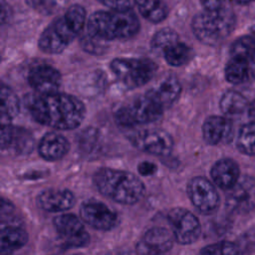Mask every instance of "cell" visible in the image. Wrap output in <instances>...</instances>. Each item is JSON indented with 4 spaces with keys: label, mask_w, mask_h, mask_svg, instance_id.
Returning a JSON list of instances; mask_svg holds the SVG:
<instances>
[{
    "label": "cell",
    "mask_w": 255,
    "mask_h": 255,
    "mask_svg": "<svg viewBox=\"0 0 255 255\" xmlns=\"http://www.w3.org/2000/svg\"><path fill=\"white\" fill-rule=\"evenodd\" d=\"M28 110L37 123L62 130L78 128L86 116V108L78 98L58 92L31 98Z\"/></svg>",
    "instance_id": "6da1fadb"
},
{
    "label": "cell",
    "mask_w": 255,
    "mask_h": 255,
    "mask_svg": "<svg viewBox=\"0 0 255 255\" xmlns=\"http://www.w3.org/2000/svg\"><path fill=\"white\" fill-rule=\"evenodd\" d=\"M93 180L101 194L121 204L138 202L145 191L140 178L127 170L101 167L95 172Z\"/></svg>",
    "instance_id": "7a4b0ae2"
},
{
    "label": "cell",
    "mask_w": 255,
    "mask_h": 255,
    "mask_svg": "<svg viewBox=\"0 0 255 255\" xmlns=\"http://www.w3.org/2000/svg\"><path fill=\"white\" fill-rule=\"evenodd\" d=\"M139 30V21L130 10L97 11L87 21V32L104 41L128 40Z\"/></svg>",
    "instance_id": "3957f363"
},
{
    "label": "cell",
    "mask_w": 255,
    "mask_h": 255,
    "mask_svg": "<svg viewBox=\"0 0 255 255\" xmlns=\"http://www.w3.org/2000/svg\"><path fill=\"white\" fill-rule=\"evenodd\" d=\"M235 24L233 11L223 6L196 14L191 21V29L198 41L208 46H216L230 36Z\"/></svg>",
    "instance_id": "277c9868"
},
{
    "label": "cell",
    "mask_w": 255,
    "mask_h": 255,
    "mask_svg": "<svg viewBox=\"0 0 255 255\" xmlns=\"http://www.w3.org/2000/svg\"><path fill=\"white\" fill-rule=\"evenodd\" d=\"M163 110L164 108L146 92L119 107L114 114V119L119 127L133 128L155 122L161 117Z\"/></svg>",
    "instance_id": "5b68a950"
},
{
    "label": "cell",
    "mask_w": 255,
    "mask_h": 255,
    "mask_svg": "<svg viewBox=\"0 0 255 255\" xmlns=\"http://www.w3.org/2000/svg\"><path fill=\"white\" fill-rule=\"evenodd\" d=\"M110 68L117 79L128 89L147 84L155 75L157 66L147 58H116Z\"/></svg>",
    "instance_id": "8992f818"
},
{
    "label": "cell",
    "mask_w": 255,
    "mask_h": 255,
    "mask_svg": "<svg viewBox=\"0 0 255 255\" xmlns=\"http://www.w3.org/2000/svg\"><path fill=\"white\" fill-rule=\"evenodd\" d=\"M64 16L52 22L40 35L38 46L47 54L62 53L79 35Z\"/></svg>",
    "instance_id": "52a82bcc"
},
{
    "label": "cell",
    "mask_w": 255,
    "mask_h": 255,
    "mask_svg": "<svg viewBox=\"0 0 255 255\" xmlns=\"http://www.w3.org/2000/svg\"><path fill=\"white\" fill-rule=\"evenodd\" d=\"M166 218L171 227L175 242L181 245L194 243L200 233L201 225L198 218L189 210L175 207L167 212Z\"/></svg>",
    "instance_id": "ba28073f"
},
{
    "label": "cell",
    "mask_w": 255,
    "mask_h": 255,
    "mask_svg": "<svg viewBox=\"0 0 255 255\" xmlns=\"http://www.w3.org/2000/svg\"><path fill=\"white\" fill-rule=\"evenodd\" d=\"M82 218L74 214H61L53 219L54 228L66 248H84L90 242Z\"/></svg>",
    "instance_id": "9c48e42d"
},
{
    "label": "cell",
    "mask_w": 255,
    "mask_h": 255,
    "mask_svg": "<svg viewBox=\"0 0 255 255\" xmlns=\"http://www.w3.org/2000/svg\"><path fill=\"white\" fill-rule=\"evenodd\" d=\"M129 140L137 149L157 156H167L173 148L171 135L159 128L140 129L129 136Z\"/></svg>",
    "instance_id": "30bf717a"
},
{
    "label": "cell",
    "mask_w": 255,
    "mask_h": 255,
    "mask_svg": "<svg viewBox=\"0 0 255 255\" xmlns=\"http://www.w3.org/2000/svg\"><path fill=\"white\" fill-rule=\"evenodd\" d=\"M187 194L192 205L202 214L213 213L220 203L214 184L204 176H195L189 180Z\"/></svg>",
    "instance_id": "8fae6325"
},
{
    "label": "cell",
    "mask_w": 255,
    "mask_h": 255,
    "mask_svg": "<svg viewBox=\"0 0 255 255\" xmlns=\"http://www.w3.org/2000/svg\"><path fill=\"white\" fill-rule=\"evenodd\" d=\"M226 207L237 214H246L255 208V177L244 175L227 190Z\"/></svg>",
    "instance_id": "7c38bea8"
},
{
    "label": "cell",
    "mask_w": 255,
    "mask_h": 255,
    "mask_svg": "<svg viewBox=\"0 0 255 255\" xmlns=\"http://www.w3.org/2000/svg\"><path fill=\"white\" fill-rule=\"evenodd\" d=\"M80 217L82 220L94 229L100 231H109L119 224L118 214L110 209L106 204L89 200L80 207Z\"/></svg>",
    "instance_id": "4fadbf2b"
},
{
    "label": "cell",
    "mask_w": 255,
    "mask_h": 255,
    "mask_svg": "<svg viewBox=\"0 0 255 255\" xmlns=\"http://www.w3.org/2000/svg\"><path fill=\"white\" fill-rule=\"evenodd\" d=\"M1 150L15 155H23L33 149V134L22 127L11 124L1 126Z\"/></svg>",
    "instance_id": "5bb4252c"
},
{
    "label": "cell",
    "mask_w": 255,
    "mask_h": 255,
    "mask_svg": "<svg viewBox=\"0 0 255 255\" xmlns=\"http://www.w3.org/2000/svg\"><path fill=\"white\" fill-rule=\"evenodd\" d=\"M174 241L172 231L164 227H152L143 234L135 249L140 254H161L169 251Z\"/></svg>",
    "instance_id": "9a60e30c"
},
{
    "label": "cell",
    "mask_w": 255,
    "mask_h": 255,
    "mask_svg": "<svg viewBox=\"0 0 255 255\" xmlns=\"http://www.w3.org/2000/svg\"><path fill=\"white\" fill-rule=\"evenodd\" d=\"M28 82L38 94H51L58 92L62 83V76L53 66L39 64L30 70Z\"/></svg>",
    "instance_id": "2e32d148"
},
{
    "label": "cell",
    "mask_w": 255,
    "mask_h": 255,
    "mask_svg": "<svg viewBox=\"0 0 255 255\" xmlns=\"http://www.w3.org/2000/svg\"><path fill=\"white\" fill-rule=\"evenodd\" d=\"M232 122L221 116H210L202 125V135L206 143L217 145L228 143L233 138Z\"/></svg>",
    "instance_id": "e0dca14e"
},
{
    "label": "cell",
    "mask_w": 255,
    "mask_h": 255,
    "mask_svg": "<svg viewBox=\"0 0 255 255\" xmlns=\"http://www.w3.org/2000/svg\"><path fill=\"white\" fill-rule=\"evenodd\" d=\"M36 203L44 211L62 212L75 205L76 197L69 189H47L38 194Z\"/></svg>",
    "instance_id": "ac0fdd59"
},
{
    "label": "cell",
    "mask_w": 255,
    "mask_h": 255,
    "mask_svg": "<svg viewBox=\"0 0 255 255\" xmlns=\"http://www.w3.org/2000/svg\"><path fill=\"white\" fill-rule=\"evenodd\" d=\"M210 175L215 185L223 190H229L240 178V168L232 158H221L212 165Z\"/></svg>",
    "instance_id": "d6986e66"
},
{
    "label": "cell",
    "mask_w": 255,
    "mask_h": 255,
    "mask_svg": "<svg viewBox=\"0 0 255 255\" xmlns=\"http://www.w3.org/2000/svg\"><path fill=\"white\" fill-rule=\"evenodd\" d=\"M69 149V140L61 133L55 131H50L43 135L38 145L39 154L49 161L61 159L68 153Z\"/></svg>",
    "instance_id": "ffe728a7"
},
{
    "label": "cell",
    "mask_w": 255,
    "mask_h": 255,
    "mask_svg": "<svg viewBox=\"0 0 255 255\" xmlns=\"http://www.w3.org/2000/svg\"><path fill=\"white\" fill-rule=\"evenodd\" d=\"M147 92L166 109L178 99L181 93V85L175 76L170 75Z\"/></svg>",
    "instance_id": "44dd1931"
},
{
    "label": "cell",
    "mask_w": 255,
    "mask_h": 255,
    "mask_svg": "<svg viewBox=\"0 0 255 255\" xmlns=\"http://www.w3.org/2000/svg\"><path fill=\"white\" fill-rule=\"evenodd\" d=\"M28 241L27 232L16 224H2L0 247L2 254H10L22 248Z\"/></svg>",
    "instance_id": "7402d4cb"
},
{
    "label": "cell",
    "mask_w": 255,
    "mask_h": 255,
    "mask_svg": "<svg viewBox=\"0 0 255 255\" xmlns=\"http://www.w3.org/2000/svg\"><path fill=\"white\" fill-rule=\"evenodd\" d=\"M250 103L248 100L239 92L229 90L225 92L219 102L221 112L230 117L240 116L248 111Z\"/></svg>",
    "instance_id": "603a6c76"
},
{
    "label": "cell",
    "mask_w": 255,
    "mask_h": 255,
    "mask_svg": "<svg viewBox=\"0 0 255 255\" xmlns=\"http://www.w3.org/2000/svg\"><path fill=\"white\" fill-rule=\"evenodd\" d=\"M20 112V101L14 91L3 85L1 88V126L9 125Z\"/></svg>",
    "instance_id": "cb8c5ba5"
},
{
    "label": "cell",
    "mask_w": 255,
    "mask_h": 255,
    "mask_svg": "<svg viewBox=\"0 0 255 255\" xmlns=\"http://www.w3.org/2000/svg\"><path fill=\"white\" fill-rule=\"evenodd\" d=\"M140 14L151 23L162 22L168 15V8L162 0H134Z\"/></svg>",
    "instance_id": "d4e9b609"
},
{
    "label": "cell",
    "mask_w": 255,
    "mask_h": 255,
    "mask_svg": "<svg viewBox=\"0 0 255 255\" xmlns=\"http://www.w3.org/2000/svg\"><path fill=\"white\" fill-rule=\"evenodd\" d=\"M249 74V61L238 57H230L224 70L225 79L228 83L233 85L242 84L248 79Z\"/></svg>",
    "instance_id": "484cf974"
},
{
    "label": "cell",
    "mask_w": 255,
    "mask_h": 255,
    "mask_svg": "<svg viewBox=\"0 0 255 255\" xmlns=\"http://www.w3.org/2000/svg\"><path fill=\"white\" fill-rule=\"evenodd\" d=\"M166 63L172 67H180L187 64L193 57L191 47L182 42H175L162 53Z\"/></svg>",
    "instance_id": "4316f807"
},
{
    "label": "cell",
    "mask_w": 255,
    "mask_h": 255,
    "mask_svg": "<svg viewBox=\"0 0 255 255\" xmlns=\"http://www.w3.org/2000/svg\"><path fill=\"white\" fill-rule=\"evenodd\" d=\"M236 146L241 153L255 156V122L251 121L240 128L236 137Z\"/></svg>",
    "instance_id": "83f0119b"
},
{
    "label": "cell",
    "mask_w": 255,
    "mask_h": 255,
    "mask_svg": "<svg viewBox=\"0 0 255 255\" xmlns=\"http://www.w3.org/2000/svg\"><path fill=\"white\" fill-rule=\"evenodd\" d=\"M255 56V36H242L230 47V57H238L250 61Z\"/></svg>",
    "instance_id": "f1b7e54d"
},
{
    "label": "cell",
    "mask_w": 255,
    "mask_h": 255,
    "mask_svg": "<svg viewBox=\"0 0 255 255\" xmlns=\"http://www.w3.org/2000/svg\"><path fill=\"white\" fill-rule=\"evenodd\" d=\"M177 41H179V37L173 29L163 28L153 35L150 40V47L155 53L162 54L167 47Z\"/></svg>",
    "instance_id": "f546056e"
},
{
    "label": "cell",
    "mask_w": 255,
    "mask_h": 255,
    "mask_svg": "<svg viewBox=\"0 0 255 255\" xmlns=\"http://www.w3.org/2000/svg\"><path fill=\"white\" fill-rule=\"evenodd\" d=\"M64 17L78 33H81L83 31L87 20V13L84 7L78 4L71 5L65 12Z\"/></svg>",
    "instance_id": "4dcf8cb0"
},
{
    "label": "cell",
    "mask_w": 255,
    "mask_h": 255,
    "mask_svg": "<svg viewBox=\"0 0 255 255\" xmlns=\"http://www.w3.org/2000/svg\"><path fill=\"white\" fill-rule=\"evenodd\" d=\"M201 254H239L241 253L239 247L231 241H219L203 247Z\"/></svg>",
    "instance_id": "1f68e13d"
},
{
    "label": "cell",
    "mask_w": 255,
    "mask_h": 255,
    "mask_svg": "<svg viewBox=\"0 0 255 255\" xmlns=\"http://www.w3.org/2000/svg\"><path fill=\"white\" fill-rule=\"evenodd\" d=\"M107 41H104L102 39H99L97 37H94L90 35L87 31L81 38V45L84 50H86L89 53L92 54H102L105 52V49L107 48L106 43Z\"/></svg>",
    "instance_id": "d6a6232c"
},
{
    "label": "cell",
    "mask_w": 255,
    "mask_h": 255,
    "mask_svg": "<svg viewBox=\"0 0 255 255\" xmlns=\"http://www.w3.org/2000/svg\"><path fill=\"white\" fill-rule=\"evenodd\" d=\"M112 10H130L135 4L134 0H98Z\"/></svg>",
    "instance_id": "836d02e7"
},
{
    "label": "cell",
    "mask_w": 255,
    "mask_h": 255,
    "mask_svg": "<svg viewBox=\"0 0 255 255\" xmlns=\"http://www.w3.org/2000/svg\"><path fill=\"white\" fill-rule=\"evenodd\" d=\"M137 171L143 176H150L157 171V166L150 161H141L137 165Z\"/></svg>",
    "instance_id": "e575fe53"
},
{
    "label": "cell",
    "mask_w": 255,
    "mask_h": 255,
    "mask_svg": "<svg viewBox=\"0 0 255 255\" xmlns=\"http://www.w3.org/2000/svg\"><path fill=\"white\" fill-rule=\"evenodd\" d=\"M27 2L39 11H50L55 6L56 0H27Z\"/></svg>",
    "instance_id": "d590c367"
},
{
    "label": "cell",
    "mask_w": 255,
    "mask_h": 255,
    "mask_svg": "<svg viewBox=\"0 0 255 255\" xmlns=\"http://www.w3.org/2000/svg\"><path fill=\"white\" fill-rule=\"evenodd\" d=\"M204 10H216L223 7L224 0H200Z\"/></svg>",
    "instance_id": "8d00e7d4"
},
{
    "label": "cell",
    "mask_w": 255,
    "mask_h": 255,
    "mask_svg": "<svg viewBox=\"0 0 255 255\" xmlns=\"http://www.w3.org/2000/svg\"><path fill=\"white\" fill-rule=\"evenodd\" d=\"M247 113H248V117L250 118V120L252 122H255V100L250 103Z\"/></svg>",
    "instance_id": "74e56055"
},
{
    "label": "cell",
    "mask_w": 255,
    "mask_h": 255,
    "mask_svg": "<svg viewBox=\"0 0 255 255\" xmlns=\"http://www.w3.org/2000/svg\"><path fill=\"white\" fill-rule=\"evenodd\" d=\"M249 65H250V74L255 80V56H253V58L249 61Z\"/></svg>",
    "instance_id": "f35d334b"
},
{
    "label": "cell",
    "mask_w": 255,
    "mask_h": 255,
    "mask_svg": "<svg viewBox=\"0 0 255 255\" xmlns=\"http://www.w3.org/2000/svg\"><path fill=\"white\" fill-rule=\"evenodd\" d=\"M230 1L235 2V3H237V4H248V3L253 2V1H255V0H230Z\"/></svg>",
    "instance_id": "ab89813d"
},
{
    "label": "cell",
    "mask_w": 255,
    "mask_h": 255,
    "mask_svg": "<svg viewBox=\"0 0 255 255\" xmlns=\"http://www.w3.org/2000/svg\"><path fill=\"white\" fill-rule=\"evenodd\" d=\"M252 31H253V33H254V34H255V26H254V27H253V29H252Z\"/></svg>",
    "instance_id": "60d3db41"
}]
</instances>
